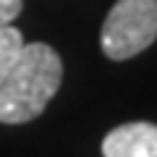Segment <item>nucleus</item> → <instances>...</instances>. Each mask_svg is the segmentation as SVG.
<instances>
[{"label":"nucleus","mask_w":157,"mask_h":157,"mask_svg":"<svg viewBox=\"0 0 157 157\" xmlns=\"http://www.w3.org/2000/svg\"><path fill=\"white\" fill-rule=\"evenodd\" d=\"M63 81L60 55L45 42H24L0 84V123H29L47 107Z\"/></svg>","instance_id":"obj_1"},{"label":"nucleus","mask_w":157,"mask_h":157,"mask_svg":"<svg viewBox=\"0 0 157 157\" xmlns=\"http://www.w3.org/2000/svg\"><path fill=\"white\" fill-rule=\"evenodd\" d=\"M157 39V0H118L100 34V47L110 60H128Z\"/></svg>","instance_id":"obj_2"},{"label":"nucleus","mask_w":157,"mask_h":157,"mask_svg":"<svg viewBox=\"0 0 157 157\" xmlns=\"http://www.w3.org/2000/svg\"><path fill=\"white\" fill-rule=\"evenodd\" d=\"M105 157H157V126L134 121L115 126L102 139Z\"/></svg>","instance_id":"obj_3"},{"label":"nucleus","mask_w":157,"mask_h":157,"mask_svg":"<svg viewBox=\"0 0 157 157\" xmlns=\"http://www.w3.org/2000/svg\"><path fill=\"white\" fill-rule=\"evenodd\" d=\"M21 47H24V34L16 26L8 24V26L0 29V84L6 81L11 66L16 63L18 52H21Z\"/></svg>","instance_id":"obj_4"},{"label":"nucleus","mask_w":157,"mask_h":157,"mask_svg":"<svg viewBox=\"0 0 157 157\" xmlns=\"http://www.w3.org/2000/svg\"><path fill=\"white\" fill-rule=\"evenodd\" d=\"M24 0H0V29L13 24V18L21 13Z\"/></svg>","instance_id":"obj_5"}]
</instances>
